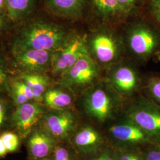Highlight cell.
I'll list each match as a JSON object with an SVG mask.
<instances>
[{
    "mask_svg": "<svg viewBox=\"0 0 160 160\" xmlns=\"http://www.w3.org/2000/svg\"><path fill=\"white\" fill-rule=\"evenodd\" d=\"M48 131L56 137L66 138L74 126L75 116L67 109L53 110L44 116Z\"/></svg>",
    "mask_w": 160,
    "mask_h": 160,
    "instance_id": "cell-11",
    "label": "cell"
},
{
    "mask_svg": "<svg viewBox=\"0 0 160 160\" xmlns=\"http://www.w3.org/2000/svg\"><path fill=\"white\" fill-rule=\"evenodd\" d=\"M74 142L81 150L95 148L101 142V138L96 131L90 127L81 129L75 137Z\"/></svg>",
    "mask_w": 160,
    "mask_h": 160,
    "instance_id": "cell-18",
    "label": "cell"
},
{
    "mask_svg": "<svg viewBox=\"0 0 160 160\" xmlns=\"http://www.w3.org/2000/svg\"><path fill=\"white\" fill-rule=\"evenodd\" d=\"M110 131L114 138L125 142L144 143L151 141L147 135L132 122L113 125L110 128Z\"/></svg>",
    "mask_w": 160,
    "mask_h": 160,
    "instance_id": "cell-14",
    "label": "cell"
},
{
    "mask_svg": "<svg viewBox=\"0 0 160 160\" xmlns=\"http://www.w3.org/2000/svg\"><path fill=\"white\" fill-rule=\"evenodd\" d=\"M9 17L17 20L26 16L32 8L33 0H5Z\"/></svg>",
    "mask_w": 160,
    "mask_h": 160,
    "instance_id": "cell-19",
    "label": "cell"
},
{
    "mask_svg": "<svg viewBox=\"0 0 160 160\" xmlns=\"http://www.w3.org/2000/svg\"><path fill=\"white\" fill-rule=\"evenodd\" d=\"M145 7L148 16L160 29V0H146Z\"/></svg>",
    "mask_w": 160,
    "mask_h": 160,
    "instance_id": "cell-23",
    "label": "cell"
},
{
    "mask_svg": "<svg viewBox=\"0 0 160 160\" xmlns=\"http://www.w3.org/2000/svg\"><path fill=\"white\" fill-rule=\"evenodd\" d=\"M47 9L52 13L69 19H79L89 8L88 0H45Z\"/></svg>",
    "mask_w": 160,
    "mask_h": 160,
    "instance_id": "cell-12",
    "label": "cell"
},
{
    "mask_svg": "<svg viewBox=\"0 0 160 160\" xmlns=\"http://www.w3.org/2000/svg\"><path fill=\"white\" fill-rule=\"evenodd\" d=\"M97 159L98 160H114L107 153H104Z\"/></svg>",
    "mask_w": 160,
    "mask_h": 160,
    "instance_id": "cell-31",
    "label": "cell"
},
{
    "mask_svg": "<svg viewBox=\"0 0 160 160\" xmlns=\"http://www.w3.org/2000/svg\"><path fill=\"white\" fill-rule=\"evenodd\" d=\"M43 100L46 106L52 110H63L71 104L72 98L67 92L52 88L46 91Z\"/></svg>",
    "mask_w": 160,
    "mask_h": 160,
    "instance_id": "cell-17",
    "label": "cell"
},
{
    "mask_svg": "<svg viewBox=\"0 0 160 160\" xmlns=\"http://www.w3.org/2000/svg\"><path fill=\"white\" fill-rule=\"evenodd\" d=\"M145 160H160V147L149 149L145 155Z\"/></svg>",
    "mask_w": 160,
    "mask_h": 160,
    "instance_id": "cell-26",
    "label": "cell"
},
{
    "mask_svg": "<svg viewBox=\"0 0 160 160\" xmlns=\"http://www.w3.org/2000/svg\"><path fill=\"white\" fill-rule=\"evenodd\" d=\"M53 52L29 49L14 52L15 62L24 72L42 74L51 68Z\"/></svg>",
    "mask_w": 160,
    "mask_h": 160,
    "instance_id": "cell-9",
    "label": "cell"
},
{
    "mask_svg": "<svg viewBox=\"0 0 160 160\" xmlns=\"http://www.w3.org/2000/svg\"><path fill=\"white\" fill-rule=\"evenodd\" d=\"M20 78L29 86L33 92L34 100L41 102L43 100L44 95L49 83V78L43 74L22 72Z\"/></svg>",
    "mask_w": 160,
    "mask_h": 160,
    "instance_id": "cell-16",
    "label": "cell"
},
{
    "mask_svg": "<svg viewBox=\"0 0 160 160\" xmlns=\"http://www.w3.org/2000/svg\"><path fill=\"white\" fill-rule=\"evenodd\" d=\"M49 160V159H47V158H41V160Z\"/></svg>",
    "mask_w": 160,
    "mask_h": 160,
    "instance_id": "cell-35",
    "label": "cell"
},
{
    "mask_svg": "<svg viewBox=\"0 0 160 160\" xmlns=\"http://www.w3.org/2000/svg\"><path fill=\"white\" fill-rule=\"evenodd\" d=\"M89 8L104 24L122 19L118 0H88Z\"/></svg>",
    "mask_w": 160,
    "mask_h": 160,
    "instance_id": "cell-13",
    "label": "cell"
},
{
    "mask_svg": "<svg viewBox=\"0 0 160 160\" xmlns=\"http://www.w3.org/2000/svg\"><path fill=\"white\" fill-rule=\"evenodd\" d=\"M129 120L139 126L151 141L160 143V106L140 97L128 111Z\"/></svg>",
    "mask_w": 160,
    "mask_h": 160,
    "instance_id": "cell-5",
    "label": "cell"
},
{
    "mask_svg": "<svg viewBox=\"0 0 160 160\" xmlns=\"http://www.w3.org/2000/svg\"><path fill=\"white\" fill-rule=\"evenodd\" d=\"M9 82L6 61L0 55V92H5L9 90Z\"/></svg>",
    "mask_w": 160,
    "mask_h": 160,
    "instance_id": "cell-25",
    "label": "cell"
},
{
    "mask_svg": "<svg viewBox=\"0 0 160 160\" xmlns=\"http://www.w3.org/2000/svg\"><path fill=\"white\" fill-rule=\"evenodd\" d=\"M4 2H5V0H0V10L4 6Z\"/></svg>",
    "mask_w": 160,
    "mask_h": 160,
    "instance_id": "cell-33",
    "label": "cell"
},
{
    "mask_svg": "<svg viewBox=\"0 0 160 160\" xmlns=\"http://www.w3.org/2000/svg\"><path fill=\"white\" fill-rule=\"evenodd\" d=\"M7 150L6 149L3 141H2L1 137H0V157H4L7 153Z\"/></svg>",
    "mask_w": 160,
    "mask_h": 160,
    "instance_id": "cell-30",
    "label": "cell"
},
{
    "mask_svg": "<svg viewBox=\"0 0 160 160\" xmlns=\"http://www.w3.org/2000/svg\"><path fill=\"white\" fill-rule=\"evenodd\" d=\"M5 26V21L3 18L0 16V31L4 28Z\"/></svg>",
    "mask_w": 160,
    "mask_h": 160,
    "instance_id": "cell-32",
    "label": "cell"
},
{
    "mask_svg": "<svg viewBox=\"0 0 160 160\" xmlns=\"http://www.w3.org/2000/svg\"><path fill=\"white\" fill-rule=\"evenodd\" d=\"M145 87L150 99L160 106V77L151 74L146 78Z\"/></svg>",
    "mask_w": 160,
    "mask_h": 160,
    "instance_id": "cell-21",
    "label": "cell"
},
{
    "mask_svg": "<svg viewBox=\"0 0 160 160\" xmlns=\"http://www.w3.org/2000/svg\"><path fill=\"white\" fill-rule=\"evenodd\" d=\"M101 75V68L88 54L81 58L61 75L60 84L74 88L93 86Z\"/></svg>",
    "mask_w": 160,
    "mask_h": 160,
    "instance_id": "cell-6",
    "label": "cell"
},
{
    "mask_svg": "<svg viewBox=\"0 0 160 160\" xmlns=\"http://www.w3.org/2000/svg\"><path fill=\"white\" fill-rule=\"evenodd\" d=\"M87 40V34L72 33L61 49L53 52L51 68L52 73L61 75L88 54Z\"/></svg>",
    "mask_w": 160,
    "mask_h": 160,
    "instance_id": "cell-7",
    "label": "cell"
},
{
    "mask_svg": "<svg viewBox=\"0 0 160 160\" xmlns=\"http://www.w3.org/2000/svg\"><path fill=\"white\" fill-rule=\"evenodd\" d=\"M125 48L138 61L146 63L160 51V29L149 17L129 24L123 39Z\"/></svg>",
    "mask_w": 160,
    "mask_h": 160,
    "instance_id": "cell-2",
    "label": "cell"
},
{
    "mask_svg": "<svg viewBox=\"0 0 160 160\" xmlns=\"http://www.w3.org/2000/svg\"><path fill=\"white\" fill-rule=\"evenodd\" d=\"M54 160H71L68 151L62 147H58L55 150Z\"/></svg>",
    "mask_w": 160,
    "mask_h": 160,
    "instance_id": "cell-28",
    "label": "cell"
},
{
    "mask_svg": "<svg viewBox=\"0 0 160 160\" xmlns=\"http://www.w3.org/2000/svg\"><path fill=\"white\" fill-rule=\"evenodd\" d=\"M88 53L102 68L119 63L126 50L124 40L113 30L101 28L87 35Z\"/></svg>",
    "mask_w": 160,
    "mask_h": 160,
    "instance_id": "cell-3",
    "label": "cell"
},
{
    "mask_svg": "<svg viewBox=\"0 0 160 160\" xmlns=\"http://www.w3.org/2000/svg\"><path fill=\"white\" fill-rule=\"evenodd\" d=\"M72 34V32L61 25L37 20L24 26L18 32L12 42V51H57L67 42Z\"/></svg>",
    "mask_w": 160,
    "mask_h": 160,
    "instance_id": "cell-1",
    "label": "cell"
},
{
    "mask_svg": "<svg viewBox=\"0 0 160 160\" xmlns=\"http://www.w3.org/2000/svg\"><path fill=\"white\" fill-rule=\"evenodd\" d=\"M54 145V141L46 133L35 131L29 140L31 155L36 158H43L49 154Z\"/></svg>",
    "mask_w": 160,
    "mask_h": 160,
    "instance_id": "cell-15",
    "label": "cell"
},
{
    "mask_svg": "<svg viewBox=\"0 0 160 160\" xmlns=\"http://www.w3.org/2000/svg\"><path fill=\"white\" fill-rule=\"evenodd\" d=\"M8 104L6 100L0 98V128L4 125L7 116Z\"/></svg>",
    "mask_w": 160,
    "mask_h": 160,
    "instance_id": "cell-27",
    "label": "cell"
},
{
    "mask_svg": "<svg viewBox=\"0 0 160 160\" xmlns=\"http://www.w3.org/2000/svg\"><path fill=\"white\" fill-rule=\"evenodd\" d=\"M43 113V108L39 103L27 102L17 106L12 115V121L22 137L29 135Z\"/></svg>",
    "mask_w": 160,
    "mask_h": 160,
    "instance_id": "cell-10",
    "label": "cell"
},
{
    "mask_svg": "<svg viewBox=\"0 0 160 160\" xmlns=\"http://www.w3.org/2000/svg\"><path fill=\"white\" fill-rule=\"evenodd\" d=\"M155 57L157 59V60L160 62V51L156 55V56Z\"/></svg>",
    "mask_w": 160,
    "mask_h": 160,
    "instance_id": "cell-34",
    "label": "cell"
},
{
    "mask_svg": "<svg viewBox=\"0 0 160 160\" xmlns=\"http://www.w3.org/2000/svg\"><path fill=\"white\" fill-rule=\"evenodd\" d=\"M8 90L10 92L14 103L17 105V106L29 102V99L18 86L16 80H13L9 82Z\"/></svg>",
    "mask_w": 160,
    "mask_h": 160,
    "instance_id": "cell-22",
    "label": "cell"
},
{
    "mask_svg": "<svg viewBox=\"0 0 160 160\" xmlns=\"http://www.w3.org/2000/svg\"><path fill=\"white\" fill-rule=\"evenodd\" d=\"M8 152L17 150L19 145V140L17 135L11 132H6L0 135Z\"/></svg>",
    "mask_w": 160,
    "mask_h": 160,
    "instance_id": "cell-24",
    "label": "cell"
},
{
    "mask_svg": "<svg viewBox=\"0 0 160 160\" xmlns=\"http://www.w3.org/2000/svg\"><path fill=\"white\" fill-rule=\"evenodd\" d=\"M108 82L118 92L129 95L135 92L141 84L137 69L122 61L108 69Z\"/></svg>",
    "mask_w": 160,
    "mask_h": 160,
    "instance_id": "cell-8",
    "label": "cell"
},
{
    "mask_svg": "<svg viewBox=\"0 0 160 160\" xmlns=\"http://www.w3.org/2000/svg\"><path fill=\"white\" fill-rule=\"evenodd\" d=\"M108 82L92 87L83 97L86 113L100 122L110 119L117 109L118 101Z\"/></svg>",
    "mask_w": 160,
    "mask_h": 160,
    "instance_id": "cell-4",
    "label": "cell"
},
{
    "mask_svg": "<svg viewBox=\"0 0 160 160\" xmlns=\"http://www.w3.org/2000/svg\"><path fill=\"white\" fill-rule=\"evenodd\" d=\"M120 160H145L142 157L135 154L128 153L123 154L120 157Z\"/></svg>",
    "mask_w": 160,
    "mask_h": 160,
    "instance_id": "cell-29",
    "label": "cell"
},
{
    "mask_svg": "<svg viewBox=\"0 0 160 160\" xmlns=\"http://www.w3.org/2000/svg\"><path fill=\"white\" fill-rule=\"evenodd\" d=\"M118 3L122 19L132 15L137 14L146 0H118Z\"/></svg>",
    "mask_w": 160,
    "mask_h": 160,
    "instance_id": "cell-20",
    "label": "cell"
},
{
    "mask_svg": "<svg viewBox=\"0 0 160 160\" xmlns=\"http://www.w3.org/2000/svg\"><path fill=\"white\" fill-rule=\"evenodd\" d=\"M97 160V158H95V159H93V160Z\"/></svg>",
    "mask_w": 160,
    "mask_h": 160,
    "instance_id": "cell-36",
    "label": "cell"
}]
</instances>
